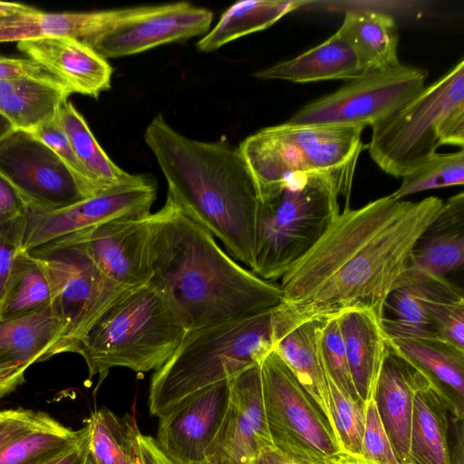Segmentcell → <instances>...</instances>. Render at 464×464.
<instances>
[{"mask_svg":"<svg viewBox=\"0 0 464 464\" xmlns=\"http://www.w3.org/2000/svg\"><path fill=\"white\" fill-rule=\"evenodd\" d=\"M442 202L388 195L356 209L345 207L281 277L280 305L295 322L350 310H369L381 320L387 295Z\"/></svg>","mask_w":464,"mask_h":464,"instance_id":"6da1fadb","label":"cell"},{"mask_svg":"<svg viewBox=\"0 0 464 464\" xmlns=\"http://www.w3.org/2000/svg\"><path fill=\"white\" fill-rule=\"evenodd\" d=\"M152 285L186 331L251 315L282 303L279 285L239 265L167 194L150 218Z\"/></svg>","mask_w":464,"mask_h":464,"instance_id":"7a4b0ae2","label":"cell"},{"mask_svg":"<svg viewBox=\"0 0 464 464\" xmlns=\"http://www.w3.org/2000/svg\"><path fill=\"white\" fill-rule=\"evenodd\" d=\"M144 140L163 173L168 194L224 245L235 260L255 265L257 188L238 147L190 139L161 115Z\"/></svg>","mask_w":464,"mask_h":464,"instance_id":"3957f363","label":"cell"},{"mask_svg":"<svg viewBox=\"0 0 464 464\" xmlns=\"http://www.w3.org/2000/svg\"><path fill=\"white\" fill-rule=\"evenodd\" d=\"M356 162L294 172L258 194L253 273L281 278L315 244L340 213L338 198H349Z\"/></svg>","mask_w":464,"mask_h":464,"instance_id":"277c9868","label":"cell"},{"mask_svg":"<svg viewBox=\"0 0 464 464\" xmlns=\"http://www.w3.org/2000/svg\"><path fill=\"white\" fill-rule=\"evenodd\" d=\"M276 307L188 331L154 371L150 413L160 418L195 393L261 364L274 351Z\"/></svg>","mask_w":464,"mask_h":464,"instance_id":"5b68a950","label":"cell"},{"mask_svg":"<svg viewBox=\"0 0 464 464\" xmlns=\"http://www.w3.org/2000/svg\"><path fill=\"white\" fill-rule=\"evenodd\" d=\"M187 331L162 295L150 283L129 290L91 327L75 353L89 378L102 381L112 368L137 372L160 368Z\"/></svg>","mask_w":464,"mask_h":464,"instance_id":"8992f818","label":"cell"},{"mask_svg":"<svg viewBox=\"0 0 464 464\" xmlns=\"http://www.w3.org/2000/svg\"><path fill=\"white\" fill-rule=\"evenodd\" d=\"M363 130L283 122L251 134L238 148L259 194L291 173L330 170L356 161Z\"/></svg>","mask_w":464,"mask_h":464,"instance_id":"52a82bcc","label":"cell"},{"mask_svg":"<svg viewBox=\"0 0 464 464\" xmlns=\"http://www.w3.org/2000/svg\"><path fill=\"white\" fill-rule=\"evenodd\" d=\"M461 106H464L463 59L396 112L371 127L368 144L371 159L385 173L402 178L437 152L440 124Z\"/></svg>","mask_w":464,"mask_h":464,"instance_id":"ba28073f","label":"cell"},{"mask_svg":"<svg viewBox=\"0 0 464 464\" xmlns=\"http://www.w3.org/2000/svg\"><path fill=\"white\" fill-rule=\"evenodd\" d=\"M28 252L47 276L51 305L65 327L59 353H75L101 315L130 289L118 285L97 267L77 233Z\"/></svg>","mask_w":464,"mask_h":464,"instance_id":"9c48e42d","label":"cell"},{"mask_svg":"<svg viewBox=\"0 0 464 464\" xmlns=\"http://www.w3.org/2000/svg\"><path fill=\"white\" fill-rule=\"evenodd\" d=\"M262 399L273 445L305 464H326L340 452L323 412L272 351L260 364Z\"/></svg>","mask_w":464,"mask_h":464,"instance_id":"30bf717a","label":"cell"},{"mask_svg":"<svg viewBox=\"0 0 464 464\" xmlns=\"http://www.w3.org/2000/svg\"><path fill=\"white\" fill-rule=\"evenodd\" d=\"M427 77L425 69L401 63L372 72L304 105L285 122L372 127L422 91Z\"/></svg>","mask_w":464,"mask_h":464,"instance_id":"8fae6325","label":"cell"},{"mask_svg":"<svg viewBox=\"0 0 464 464\" xmlns=\"http://www.w3.org/2000/svg\"><path fill=\"white\" fill-rule=\"evenodd\" d=\"M156 197V183L146 175L139 182L111 188L66 207L53 209L27 207L22 250L30 251L112 219L148 215Z\"/></svg>","mask_w":464,"mask_h":464,"instance_id":"7c38bea8","label":"cell"},{"mask_svg":"<svg viewBox=\"0 0 464 464\" xmlns=\"http://www.w3.org/2000/svg\"><path fill=\"white\" fill-rule=\"evenodd\" d=\"M0 174L27 207L53 209L85 198L61 159L29 131L14 130L0 140Z\"/></svg>","mask_w":464,"mask_h":464,"instance_id":"4fadbf2b","label":"cell"},{"mask_svg":"<svg viewBox=\"0 0 464 464\" xmlns=\"http://www.w3.org/2000/svg\"><path fill=\"white\" fill-rule=\"evenodd\" d=\"M213 13L188 2L141 5L89 47L105 60L146 52L208 32Z\"/></svg>","mask_w":464,"mask_h":464,"instance_id":"5bb4252c","label":"cell"},{"mask_svg":"<svg viewBox=\"0 0 464 464\" xmlns=\"http://www.w3.org/2000/svg\"><path fill=\"white\" fill-rule=\"evenodd\" d=\"M230 379L211 385L160 417L157 441L181 464L208 462L230 410Z\"/></svg>","mask_w":464,"mask_h":464,"instance_id":"9a60e30c","label":"cell"},{"mask_svg":"<svg viewBox=\"0 0 464 464\" xmlns=\"http://www.w3.org/2000/svg\"><path fill=\"white\" fill-rule=\"evenodd\" d=\"M150 213L116 218L76 232L97 267L125 289L148 284Z\"/></svg>","mask_w":464,"mask_h":464,"instance_id":"2e32d148","label":"cell"},{"mask_svg":"<svg viewBox=\"0 0 464 464\" xmlns=\"http://www.w3.org/2000/svg\"><path fill=\"white\" fill-rule=\"evenodd\" d=\"M230 382L229 413L208 462L255 464L259 446L272 443L263 407L260 364L231 378Z\"/></svg>","mask_w":464,"mask_h":464,"instance_id":"e0dca14e","label":"cell"},{"mask_svg":"<svg viewBox=\"0 0 464 464\" xmlns=\"http://www.w3.org/2000/svg\"><path fill=\"white\" fill-rule=\"evenodd\" d=\"M17 48L60 79L74 93L97 99L111 88L112 68L82 42L68 37L24 40Z\"/></svg>","mask_w":464,"mask_h":464,"instance_id":"ac0fdd59","label":"cell"},{"mask_svg":"<svg viewBox=\"0 0 464 464\" xmlns=\"http://www.w3.org/2000/svg\"><path fill=\"white\" fill-rule=\"evenodd\" d=\"M138 8L131 6L92 12L46 13L31 7L0 18V44L68 36L90 46L98 37L132 15Z\"/></svg>","mask_w":464,"mask_h":464,"instance_id":"d6986e66","label":"cell"},{"mask_svg":"<svg viewBox=\"0 0 464 464\" xmlns=\"http://www.w3.org/2000/svg\"><path fill=\"white\" fill-rule=\"evenodd\" d=\"M324 322L319 319L295 322L279 304L274 351L312 397L332 428L328 385L320 346Z\"/></svg>","mask_w":464,"mask_h":464,"instance_id":"ffe728a7","label":"cell"},{"mask_svg":"<svg viewBox=\"0 0 464 464\" xmlns=\"http://www.w3.org/2000/svg\"><path fill=\"white\" fill-rule=\"evenodd\" d=\"M390 350L417 370L449 403L451 414L464 415V350L438 338H389Z\"/></svg>","mask_w":464,"mask_h":464,"instance_id":"44dd1931","label":"cell"},{"mask_svg":"<svg viewBox=\"0 0 464 464\" xmlns=\"http://www.w3.org/2000/svg\"><path fill=\"white\" fill-rule=\"evenodd\" d=\"M423 378L390 350L376 383L373 400L400 464L409 459L413 397Z\"/></svg>","mask_w":464,"mask_h":464,"instance_id":"7402d4cb","label":"cell"},{"mask_svg":"<svg viewBox=\"0 0 464 464\" xmlns=\"http://www.w3.org/2000/svg\"><path fill=\"white\" fill-rule=\"evenodd\" d=\"M464 265V193L442 202L434 220L416 241L408 267L446 278Z\"/></svg>","mask_w":464,"mask_h":464,"instance_id":"603a6c76","label":"cell"},{"mask_svg":"<svg viewBox=\"0 0 464 464\" xmlns=\"http://www.w3.org/2000/svg\"><path fill=\"white\" fill-rule=\"evenodd\" d=\"M352 381L359 398L373 399L389 339L380 318L369 310H350L338 317Z\"/></svg>","mask_w":464,"mask_h":464,"instance_id":"cb8c5ba5","label":"cell"},{"mask_svg":"<svg viewBox=\"0 0 464 464\" xmlns=\"http://www.w3.org/2000/svg\"><path fill=\"white\" fill-rule=\"evenodd\" d=\"M449 280L406 267L387 295L381 324L389 338H437L425 302Z\"/></svg>","mask_w":464,"mask_h":464,"instance_id":"d4e9b609","label":"cell"},{"mask_svg":"<svg viewBox=\"0 0 464 464\" xmlns=\"http://www.w3.org/2000/svg\"><path fill=\"white\" fill-rule=\"evenodd\" d=\"M366 74L357 55L346 40L336 32L303 53L253 75L261 80L314 82L330 80L348 82Z\"/></svg>","mask_w":464,"mask_h":464,"instance_id":"484cf974","label":"cell"},{"mask_svg":"<svg viewBox=\"0 0 464 464\" xmlns=\"http://www.w3.org/2000/svg\"><path fill=\"white\" fill-rule=\"evenodd\" d=\"M64 332V324L51 304L0 320V359L29 368L60 354Z\"/></svg>","mask_w":464,"mask_h":464,"instance_id":"4316f807","label":"cell"},{"mask_svg":"<svg viewBox=\"0 0 464 464\" xmlns=\"http://www.w3.org/2000/svg\"><path fill=\"white\" fill-rule=\"evenodd\" d=\"M450 413L444 396L424 377L413 397L407 463L451 464Z\"/></svg>","mask_w":464,"mask_h":464,"instance_id":"83f0119b","label":"cell"},{"mask_svg":"<svg viewBox=\"0 0 464 464\" xmlns=\"http://www.w3.org/2000/svg\"><path fill=\"white\" fill-rule=\"evenodd\" d=\"M350 44L366 73L400 63L395 20L382 12L352 9L337 31Z\"/></svg>","mask_w":464,"mask_h":464,"instance_id":"f1b7e54d","label":"cell"},{"mask_svg":"<svg viewBox=\"0 0 464 464\" xmlns=\"http://www.w3.org/2000/svg\"><path fill=\"white\" fill-rule=\"evenodd\" d=\"M72 92L58 81L26 78L0 96V113L14 130L32 131L53 121L60 106Z\"/></svg>","mask_w":464,"mask_h":464,"instance_id":"f546056e","label":"cell"},{"mask_svg":"<svg viewBox=\"0 0 464 464\" xmlns=\"http://www.w3.org/2000/svg\"><path fill=\"white\" fill-rule=\"evenodd\" d=\"M305 4V1L237 2L221 14L214 28L197 43V49L203 53L215 52L234 40L268 28Z\"/></svg>","mask_w":464,"mask_h":464,"instance_id":"4dcf8cb0","label":"cell"},{"mask_svg":"<svg viewBox=\"0 0 464 464\" xmlns=\"http://www.w3.org/2000/svg\"><path fill=\"white\" fill-rule=\"evenodd\" d=\"M56 121L82 166L104 189L136 183L146 177L128 173L115 164L101 147L82 115L69 101L60 106Z\"/></svg>","mask_w":464,"mask_h":464,"instance_id":"1f68e13d","label":"cell"},{"mask_svg":"<svg viewBox=\"0 0 464 464\" xmlns=\"http://www.w3.org/2000/svg\"><path fill=\"white\" fill-rule=\"evenodd\" d=\"M84 423L93 464H136L140 432L130 414L120 417L103 407L92 412Z\"/></svg>","mask_w":464,"mask_h":464,"instance_id":"d6a6232c","label":"cell"},{"mask_svg":"<svg viewBox=\"0 0 464 464\" xmlns=\"http://www.w3.org/2000/svg\"><path fill=\"white\" fill-rule=\"evenodd\" d=\"M51 303V288L43 266L28 251L21 250L0 300V320L43 309Z\"/></svg>","mask_w":464,"mask_h":464,"instance_id":"836d02e7","label":"cell"},{"mask_svg":"<svg viewBox=\"0 0 464 464\" xmlns=\"http://www.w3.org/2000/svg\"><path fill=\"white\" fill-rule=\"evenodd\" d=\"M84 430H72L52 418L1 448L0 464H44L75 444Z\"/></svg>","mask_w":464,"mask_h":464,"instance_id":"e575fe53","label":"cell"},{"mask_svg":"<svg viewBox=\"0 0 464 464\" xmlns=\"http://www.w3.org/2000/svg\"><path fill=\"white\" fill-rule=\"evenodd\" d=\"M401 186L390 196L396 200L418 192L464 183V150L434 153L402 178Z\"/></svg>","mask_w":464,"mask_h":464,"instance_id":"d590c367","label":"cell"},{"mask_svg":"<svg viewBox=\"0 0 464 464\" xmlns=\"http://www.w3.org/2000/svg\"><path fill=\"white\" fill-rule=\"evenodd\" d=\"M326 380L332 429L340 451L362 455L365 424L364 402L356 401L345 393L327 373Z\"/></svg>","mask_w":464,"mask_h":464,"instance_id":"8d00e7d4","label":"cell"},{"mask_svg":"<svg viewBox=\"0 0 464 464\" xmlns=\"http://www.w3.org/2000/svg\"><path fill=\"white\" fill-rule=\"evenodd\" d=\"M425 311L436 337L464 350V296L448 281L425 302Z\"/></svg>","mask_w":464,"mask_h":464,"instance_id":"74e56055","label":"cell"},{"mask_svg":"<svg viewBox=\"0 0 464 464\" xmlns=\"http://www.w3.org/2000/svg\"><path fill=\"white\" fill-rule=\"evenodd\" d=\"M30 132L61 159L72 174L85 198L107 190L99 185L82 166L56 118Z\"/></svg>","mask_w":464,"mask_h":464,"instance_id":"f35d334b","label":"cell"},{"mask_svg":"<svg viewBox=\"0 0 464 464\" xmlns=\"http://www.w3.org/2000/svg\"><path fill=\"white\" fill-rule=\"evenodd\" d=\"M320 346L326 373L345 393L356 401H362L352 381L337 317L324 320L321 327Z\"/></svg>","mask_w":464,"mask_h":464,"instance_id":"ab89813d","label":"cell"},{"mask_svg":"<svg viewBox=\"0 0 464 464\" xmlns=\"http://www.w3.org/2000/svg\"><path fill=\"white\" fill-rule=\"evenodd\" d=\"M365 424L362 457L377 464H400L373 399L364 402Z\"/></svg>","mask_w":464,"mask_h":464,"instance_id":"60d3db41","label":"cell"},{"mask_svg":"<svg viewBox=\"0 0 464 464\" xmlns=\"http://www.w3.org/2000/svg\"><path fill=\"white\" fill-rule=\"evenodd\" d=\"M52 419L44 412L24 408L0 411V449L13 440L19 438L44 425Z\"/></svg>","mask_w":464,"mask_h":464,"instance_id":"b9f144b4","label":"cell"},{"mask_svg":"<svg viewBox=\"0 0 464 464\" xmlns=\"http://www.w3.org/2000/svg\"><path fill=\"white\" fill-rule=\"evenodd\" d=\"M24 227V217L0 225V300L14 259L22 250Z\"/></svg>","mask_w":464,"mask_h":464,"instance_id":"7bdbcfd3","label":"cell"},{"mask_svg":"<svg viewBox=\"0 0 464 464\" xmlns=\"http://www.w3.org/2000/svg\"><path fill=\"white\" fill-rule=\"evenodd\" d=\"M26 78L58 81L63 82L55 75L51 73L44 66L33 60L9 58L0 54V80H18Z\"/></svg>","mask_w":464,"mask_h":464,"instance_id":"ee69618b","label":"cell"},{"mask_svg":"<svg viewBox=\"0 0 464 464\" xmlns=\"http://www.w3.org/2000/svg\"><path fill=\"white\" fill-rule=\"evenodd\" d=\"M27 205L14 186L0 174V225L24 217Z\"/></svg>","mask_w":464,"mask_h":464,"instance_id":"f6af8a7d","label":"cell"},{"mask_svg":"<svg viewBox=\"0 0 464 464\" xmlns=\"http://www.w3.org/2000/svg\"><path fill=\"white\" fill-rule=\"evenodd\" d=\"M440 146L452 145L463 149L464 146V106L448 114L438 128Z\"/></svg>","mask_w":464,"mask_h":464,"instance_id":"bcb514c9","label":"cell"},{"mask_svg":"<svg viewBox=\"0 0 464 464\" xmlns=\"http://www.w3.org/2000/svg\"><path fill=\"white\" fill-rule=\"evenodd\" d=\"M136 464H181L167 454L151 436H138V459Z\"/></svg>","mask_w":464,"mask_h":464,"instance_id":"7dc6e473","label":"cell"},{"mask_svg":"<svg viewBox=\"0 0 464 464\" xmlns=\"http://www.w3.org/2000/svg\"><path fill=\"white\" fill-rule=\"evenodd\" d=\"M84 428L83 434L75 444L44 464H85L89 458V429L86 425Z\"/></svg>","mask_w":464,"mask_h":464,"instance_id":"c3c4849f","label":"cell"},{"mask_svg":"<svg viewBox=\"0 0 464 464\" xmlns=\"http://www.w3.org/2000/svg\"><path fill=\"white\" fill-rule=\"evenodd\" d=\"M26 369L0 359V400L24 382Z\"/></svg>","mask_w":464,"mask_h":464,"instance_id":"681fc988","label":"cell"},{"mask_svg":"<svg viewBox=\"0 0 464 464\" xmlns=\"http://www.w3.org/2000/svg\"><path fill=\"white\" fill-rule=\"evenodd\" d=\"M255 464H305L295 457L279 450L273 443L259 446Z\"/></svg>","mask_w":464,"mask_h":464,"instance_id":"f907efd6","label":"cell"},{"mask_svg":"<svg viewBox=\"0 0 464 464\" xmlns=\"http://www.w3.org/2000/svg\"><path fill=\"white\" fill-rule=\"evenodd\" d=\"M334 460L342 464H377L365 459L361 455H352L340 451L335 456L332 457ZM409 464V463H404Z\"/></svg>","mask_w":464,"mask_h":464,"instance_id":"816d5d0a","label":"cell"},{"mask_svg":"<svg viewBox=\"0 0 464 464\" xmlns=\"http://www.w3.org/2000/svg\"><path fill=\"white\" fill-rule=\"evenodd\" d=\"M20 80L22 79L7 81L0 80V96L12 92L18 85Z\"/></svg>","mask_w":464,"mask_h":464,"instance_id":"f5cc1de1","label":"cell"},{"mask_svg":"<svg viewBox=\"0 0 464 464\" xmlns=\"http://www.w3.org/2000/svg\"><path fill=\"white\" fill-rule=\"evenodd\" d=\"M14 130L11 122L0 113V140Z\"/></svg>","mask_w":464,"mask_h":464,"instance_id":"db71d44e","label":"cell"},{"mask_svg":"<svg viewBox=\"0 0 464 464\" xmlns=\"http://www.w3.org/2000/svg\"><path fill=\"white\" fill-rule=\"evenodd\" d=\"M326 464H342L336 460H334V459H329L327 461H326Z\"/></svg>","mask_w":464,"mask_h":464,"instance_id":"11a10c76","label":"cell"},{"mask_svg":"<svg viewBox=\"0 0 464 464\" xmlns=\"http://www.w3.org/2000/svg\"><path fill=\"white\" fill-rule=\"evenodd\" d=\"M85 464H93L92 461L91 460L90 457L88 458Z\"/></svg>","mask_w":464,"mask_h":464,"instance_id":"9f6ffc18","label":"cell"},{"mask_svg":"<svg viewBox=\"0 0 464 464\" xmlns=\"http://www.w3.org/2000/svg\"><path fill=\"white\" fill-rule=\"evenodd\" d=\"M202 464H212V463L208 461V462H205V463H202Z\"/></svg>","mask_w":464,"mask_h":464,"instance_id":"6f0895ef","label":"cell"}]
</instances>
